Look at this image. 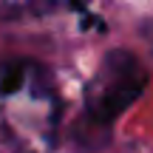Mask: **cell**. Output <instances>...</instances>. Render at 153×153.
<instances>
[{
    "label": "cell",
    "instance_id": "obj_1",
    "mask_svg": "<svg viewBox=\"0 0 153 153\" xmlns=\"http://www.w3.org/2000/svg\"><path fill=\"white\" fill-rule=\"evenodd\" d=\"M145 85H148V74H145L139 57L131 54L128 48L111 51L85 91V116L82 119H85L88 131H82L76 139L91 148L105 145L108 139L105 133L111 131L114 119L125 114L142 97Z\"/></svg>",
    "mask_w": 153,
    "mask_h": 153
}]
</instances>
